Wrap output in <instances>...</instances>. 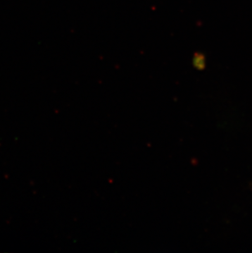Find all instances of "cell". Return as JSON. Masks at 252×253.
<instances>
[{"label":"cell","mask_w":252,"mask_h":253,"mask_svg":"<svg viewBox=\"0 0 252 253\" xmlns=\"http://www.w3.org/2000/svg\"><path fill=\"white\" fill-rule=\"evenodd\" d=\"M193 64L195 65V67L198 69H202L203 67H205V64H206L204 56L202 55L200 53H197L193 58Z\"/></svg>","instance_id":"1"}]
</instances>
